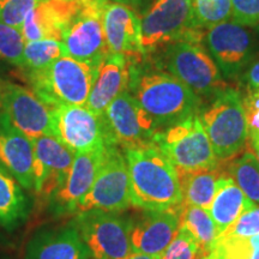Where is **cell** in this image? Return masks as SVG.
<instances>
[{
    "label": "cell",
    "instance_id": "cell-19",
    "mask_svg": "<svg viewBox=\"0 0 259 259\" xmlns=\"http://www.w3.org/2000/svg\"><path fill=\"white\" fill-rule=\"evenodd\" d=\"M24 259H92L73 221L38 231L29 241Z\"/></svg>",
    "mask_w": 259,
    "mask_h": 259
},
{
    "label": "cell",
    "instance_id": "cell-39",
    "mask_svg": "<svg viewBox=\"0 0 259 259\" xmlns=\"http://www.w3.org/2000/svg\"><path fill=\"white\" fill-rule=\"evenodd\" d=\"M127 259H158L156 255H150L145 253H138V252H131Z\"/></svg>",
    "mask_w": 259,
    "mask_h": 259
},
{
    "label": "cell",
    "instance_id": "cell-4",
    "mask_svg": "<svg viewBox=\"0 0 259 259\" xmlns=\"http://www.w3.org/2000/svg\"><path fill=\"white\" fill-rule=\"evenodd\" d=\"M198 114L220 162L232 160L245 151L250 138L240 92L223 89L208 106L200 108Z\"/></svg>",
    "mask_w": 259,
    "mask_h": 259
},
{
    "label": "cell",
    "instance_id": "cell-5",
    "mask_svg": "<svg viewBox=\"0 0 259 259\" xmlns=\"http://www.w3.org/2000/svg\"><path fill=\"white\" fill-rule=\"evenodd\" d=\"M153 143L177 170L215 169L220 166L198 113L160 130Z\"/></svg>",
    "mask_w": 259,
    "mask_h": 259
},
{
    "label": "cell",
    "instance_id": "cell-40",
    "mask_svg": "<svg viewBox=\"0 0 259 259\" xmlns=\"http://www.w3.org/2000/svg\"><path fill=\"white\" fill-rule=\"evenodd\" d=\"M250 259H259V247L254 248L253 253H252V255H251V258H250Z\"/></svg>",
    "mask_w": 259,
    "mask_h": 259
},
{
    "label": "cell",
    "instance_id": "cell-12",
    "mask_svg": "<svg viewBox=\"0 0 259 259\" xmlns=\"http://www.w3.org/2000/svg\"><path fill=\"white\" fill-rule=\"evenodd\" d=\"M205 45L225 78L233 79L244 73L253 56V36L233 19L208 29Z\"/></svg>",
    "mask_w": 259,
    "mask_h": 259
},
{
    "label": "cell",
    "instance_id": "cell-41",
    "mask_svg": "<svg viewBox=\"0 0 259 259\" xmlns=\"http://www.w3.org/2000/svg\"><path fill=\"white\" fill-rule=\"evenodd\" d=\"M210 254H211V259H223L216 251H211L210 252Z\"/></svg>",
    "mask_w": 259,
    "mask_h": 259
},
{
    "label": "cell",
    "instance_id": "cell-36",
    "mask_svg": "<svg viewBox=\"0 0 259 259\" xmlns=\"http://www.w3.org/2000/svg\"><path fill=\"white\" fill-rule=\"evenodd\" d=\"M242 79H244L247 90L259 92V60L254 61L245 70V72L242 73Z\"/></svg>",
    "mask_w": 259,
    "mask_h": 259
},
{
    "label": "cell",
    "instance_id": "cell-26",
    "mask_svg": "<svg viewBox=\"0 0 259 259\" xmlns=\"http://www.w3.org/2000/svg\"><path fill=\"white\" fill-rule=\"evenodd\" d=\"M180 227L192 235L199 246L200 254H208L213 250L220 233L208 209L183 205L180 211Z\"/></svg>",
    "mask_w": 259,
    "mask_h": 259
},
{
    "label": "cell",
    "instance_id": "cell-32",
    "mask_svg": "<svg viewBox=\"0 0 259 259\" xmlns=\"http://www.w3.org/2000/svg\"><path fill=\"white\" fill-rule=\"evenodd\" d=\"M259 234V206L254 205L242 213L236 221L228 227L219 238L248 239Z\"/></svg>",
    "mask_w": 259,
    "mask_h": 259
},
{
    "label": "cell",
    "instance_id": "cell-9",
    "mask_svg": "<svg viewBox=\"0 0 259 259\" xmlns=\"http://www.w3.org/2000/svg\"><path fill=\"white\" fill-rule=\"evenodd\" d=\"M106 145L122 149L153 143L156 122L128 92L121 93L101 115Z\"/></svg>",
    "mask_w": 259,
    "mask_h": 259
},
{
    "label": "cell",
    "instance_id": "cell-2",
    "mask_svg": "<svg viewBox=\"0 0 259 259\" xmlns=\"http://www.w3.org/2000/svg\"><path fill=\"white\" fill-rule=\"evenodd\" d=\"M127 92L160 130L197 114L202 108V100L173 74L143 70L134 63Z\"/></svg>",
    "mask_w": 259,
    "mask_h": 259
},
{
    "label": "cell",
    "instance_id": "cell-14",
    "mask_svg": "<svg viewBox=\"0 0 259 259\" xmlns=\"http://www.w3.org/2000/svg\"><path fill=\"white\" fill-rule=\"evenodd\" d=\"M53 136L73 153H85L106 147L101 116L87 106L51 107Z\"/></svg>",
    "mask_w": 259,
    "mask_h": 259
},
{
    "label": "cell",
    "instance_id": "cell-18",
    "mask_svg": "<svg viewBox=\"0 0 259 259\" xmlns=\"http://www.w3.org/2000/svg\"><path fill=\"white\" fill-rule=\"evenodd\" d=\"M103 32L109 53L128 57L144 54L141 17L131 6L109 0L103 12Z\"/></svg>",
    "mask_w": 259,
    "mask_h": 259
},
{
    "label": "cell",
    "instance_id": "cell-42",
    "mask_svg": "<svg viewBox=\"0 0 259 259\" xmlns=\"http://www.w3.org/2000/svg\"><path fill=\"white\" fill-rule=\"evenodd\" d=\"M197 259H211V254H210V253H208V254H200Z\"/></svg>",
    "mask_w": 259,
    "mask_h": 259
},
{
    "label": "cell",
    "instance_id": "cell-22",
    "mask_svg": "<svg viewBox=\"0 0 259 259\" xmlns=\"http://www.w3.org/2000/svg\"><path fill=\"white\" fill-rule=\"evenodd\" d=\"M131 58L109 53L99 65L96 79L85 105L96 115L101 116L116 97L128 90Z\"/></svg>",
    "mask_w": 259,
    "mask_h": 259
},
{
    "label": "cell",
    "instance_id": "cell-24",
    "mask_svg": "<svg viewBox=\"0 0 259 259\" xmlns=\"http://www.w3.org/2000/svg\"><path fill=\"white\" fill-rule=\"evenodd\" d=\"M177 171L183 205L199 206L209 210L219 180L223 174V168L219 166L215 169Z\"/></svg>",
    "mask_w": 259,
    "mask_h": 259
},
{
    "label": "cell",
    "instance_id": "cell-3",
    "mask_svg": "<svg viewBox=\"0 0 259 259\" xmlns=\"http://www.w3.org/2000/svg\"><path fill=\"white\" fill-rule=\"evenodd\" d=\"M100 64L65 56L45 69L24 73L30 89L50 108L60 105L85 106Z\"/></svg>",
    "mask_w": 259,
    "mask_h": 259
},
{
    "label": "cell",
    "instance_id": "cell-23",
    "mask_svg": "<svg viewBox=\"0 0 259 259\" xmlns=\"http://www.w3.org/2000/svg\"><path fill=\"white\" fill-rule=\"evenodd\" d=\"M254 205L255 203L248 199L234 180L223 170L209 208L210 215L218 227L220 234L233 225L246 210Z\"/></svg>",
    "mask_w": 259,
    "mask_h": 259
},
{
    "label": "cell",
    "instance_id": "cell-7",
    "mask_svg": "<svg viewBox=\"0 0 259 259\" xmlns=\"http://www.w3.org/2000/svg\"><path fill=\"white\" fill-rule=\"evenodd\" d=\"M167 72L186 84L197 96L212 99L226 89V82L215 60L205 48L192 41H178L166 51Z\"/></svg>",
    "mask_w": 259,
    "mask_h": 259
},
{
    "label": "cell",
    "instance_id": "cell-31",
    "mask_svg": "<svg viewBox=\"0 0 259 259\" xmlns=\"http://www.w3.org/2000/svg\"><path fill=\"white\" fill-rule=\"evenodd\" d=\"M199 255L198 244L189 232L179 227L174 239L158 255V259H197Z\"/></svg>",
    "mask_w": 259,
    "mask_h": 259
},
{
    "label": "cell",
    "instance_id": "cell-28",
    "mask_svg": "<svg viewBox=\"0 0 259 259\" xmlns=\"http://www.w3.org/2000/svg\"><path fill=\"white\" fill-rule=\"evenodd\" d=\"M65 56L66 50L61 41L38 40L25 42L23 59L19 67L23 69L24 72L41 70Z\"/></svg>",
    "mask_w": 259,
    "mask_h": 259
},
{
    "label": "cell",
    "instance_id": "cell-11",
    "mask_svg": "<svg viewBox=\"0 0 259 259\" xmlns=\"http://www.w3.org/2000/svg\"><path fill=\"white\" fill-rule=\"evenodd\" d=\"M72 221L92 259H127L131 253L128 216L121 212L89 210L76 213Z\"/></svg>",
    "mask_w": 259,
    "mask_h": 259
},
{
    "label": "cell",
    "instance_id": "cell-1",
    "mask_svg": "<svg viewBox=\"0 0 259 259\" xmlns=\"http://www.w3.org/2000/svg\"><path fill=\"white\" fill-rule=\"evenodd\" d=\"M124 154L134 208L167 210L183 204L176 167L156 145L128 148Z\"/></svg>",
    "mask_w": 259,
    "mask_h": 259
},
{
    "label": "cell",
    "instance_id": "cell-13",
    "mask_svg": "<svg viewBox=\"0 0 259 259\" xmlns=\"http://www.w3.org/2000/svg\"><path fill=\"white\" fill-rule=\"evenodd\" d=\"M0 113L28 138L53 136L51 108L31 89L0 80Z\"/></svg>",
    "mask_w": 259,
    "mask_h": 259
},
{
    "label": "cell",
    "instance_id": "cell-21",
    "mask_svg": "<svg viewBox=\"0 0 259 259\" xmlns=\"http://www.w3.org/2000/svg\"><path fill=\"white\" fill-rule=\"evenodd\" d=\"M79 4L80 0H38L21 28L25 42L61 41L65 24L78 10Z\"/></svg>",
    "mask_w": 259,
    "mask_h": 259
},
{
    "label": "cell",
    "instance_id": "cell-27",
    "mask_svg": "<svg viewBox=\"0 0 259 259\" xmlns=\"http://www.w3.org/2000/svg\"><path fill=\"white\" fill-rule=\"evenodd\" d=\"M223 170L234 180L245 196L253 203H259V162L252 150L226 162Z\"/></svg>",
    "mask_w": 259,
    "mask_h": 259
},
{
    "label": "cell",
    "instance_id": "cell-10",
    "mask_svg": "<svg viewBox=\"0 0 259 259\" xmlns=\"http://www.w3.org/2000/svg\"><path fill=\"white\" fill-rule=\"evenodd\" d=\"M109 0H80L79 8L65 24L61 42L66 56L79 61L101 63L108 56L103 12Z\"/></svg>",
    "mask_w": 259,
    "mask_h": 259
},
{
    "label": "cell",
    "instance_id": "cell-37",
    "mask_svg": "<svg viewBox=\"0 0 259 259\" xmlns=\"http://www.w3.org/2000/svg\"><path fill=\"white\" fill-rule=\"evenodd\" d=\"M114 2H120L124 3V4L131 6V8H137L138 14L143 10L145 6L149 4L150 0H114Z\"/></svg>",
    "mask_w": 259,
    "mask_h": 259
},
{
    "label": "cell",
    "instance_id": "cell-6",
    "mask_svg": "<svg viewBox=\"0 0 259 259\" xmlns=\"http://www.w3.org/2000/svg\"><path fill=\"white\" fill-rule=\"evenodd\" d=\"M143 53H153L164 45L198 38L192 0H150L139 12Z\"/></svg>",
    "mask_w": 259,
    "mask_h": 259
},
{
    "label": "cell",
    "instance_id": "cell-30",
    "mask_svg": "<svg viewBox=\"0 0 259 259\" xmlns=\"http://www.w3.org/2000/svg\"><path fill=\"white\" fill-rule=\"evenodd\" d=\"M24 46L22 31L0 21V63L21 66Z\"/></svg>",
    "mask_w": 259,
    "mask_h": 259
},
{
    "label": "cell",
    "instance_id": "cell-34",
    "mask_svg": "<svg viewBox=\"0 0 259 259\" xmlns=\"http://www.w3.org/2000/svg\"><path fill=\"white\" fill-rule=\"evenodd\" d=\"M244 27L259 25V0H232V18Z\"/></svg>",
    "mask_w": 259,
    "mask_h": 259
},
{
    "label": "cell",
    "instance_id": "cell-25",
    "mask_svg": "<svg viewBox=\"0 0 259 259\" xmlns=\"http://www.w3.org/2000/svg\"><path fill=\"white\" fill-rule=\"evenodd\" d=\"M29 215V199L23 187L0 167V227L12 231Z\"/></svg>",
    "mask_w": 259,
    "mask_h": 259
},
{
    "label": "cell",
    "instance_id": "cell-16",
    "mask_svg": "<svg viewBox=\"0 0 259 259\" xmlns=\"http://www.w3.org/2000/svg\"><path fill=\"white\" fill-rule=\"evenodd\" d=\"M180 206L167 210L138 209L128 216L131 252L158 257L169 245L180 227Z\"/></svg>",
    "mask_w": 259,
    "mask_h": 259
},
{
    "label": "cell",
    "instance_id": "cell-29",
    "mask_svg": "<svg viewBox=\"0 0 259 259\" xmlns=\"http://www.w3.org/2000/svg\"><path fill=\"white\" fill-rule=\"evenodd\" d=\"M197 29H210L232 17V0H192Z\"/></svg>",
    "mask_w": 259,
    "mask_h": 259
},
{
    "label": "cell",
    "instance_id": "cell-20",
    "mask_svg": "<svg viewBox=\"0 0 259 259\" xmlns=\"http://www.w3.org/2000/svg\"><path fill=\"white\" fill-rule=\"evenodd\" d=\"M0 167L11 174L24 190L34 186V149L31 139L10 124L0 113Z\"/></svg>",
    "mask_w": 259,
    "mask_h": 259
},
{
    "label": "cell",
    "instance_id": "cell-8",
    "mask_svg": "<svg viewBox=\"0 0 259 259\" xmlns=\"http://www.w3.org/2000/svg\"><path fill=\"white\" fill-rule=\"evenodd\" d=\"M131 206L130 176L124 150L115 145H106L99 173L90 190L78 203L76 213L89 210L122 212Z\"/></svg>",
    "mask_w": 259,
    "mask_h": 259
},
{
    "label": "cell",
    "instance_id": "cell-35",
    "mask_svg": "<svg viewBox=\"0 0 259 259\" xmlns=\"http://www.w3.org/2000/svg\"><path fill=\"white\" fill-rule=\"evenodd\" d=\"M246 121H247L248 138L259 136V92L247 90L242 96Z\"/></svg>",
    "mask_w": 259,
    "mask_h": 259
},
{
    "label": "cell",
    "instance_id": "cell-15",
    "mask_svg": "<svg viewBox=\"0 0 259 259\" xmlns=\"http://www.w3.org/2000/svg\"><path fill=\"white\" fill-rule=\"evenodd\" d=\"M31 143L34 149L32 192L42 202H48L67 178L76 153L53 136L32 138Z\"/></svg>",
    "mask_w": 259,
    "mask_h": 259
},
{
    "label": "cell",
    "instance_id": "cell-38",
    "mask_svg": "<svg viewBox=\"0 0 259 259\" xmlns=\"http://www.w3.org/2000/svg\"><path fill=\"white\" fill-rule=\"evenodd\" d=\"M250 141H251L252 153L254 154V156L257 157V160L259 162V136H257V137L250 138Z\"/></svg>",
    "mask_w": 259,
    "mask_h": 259
},
{
    "label": "cell",
    "instance_id": "cell-17",
    "mask_svg": "<svg viewBox=\"0 0 259 259\" xmlns=\"http://www.w3.org/2000/svg\"><path fill=\"white\" fill-rule=\"evenodd\" d=\"M106 147L76 154L72 167L64 184L48 200V208L54 216L74 215L80 199L95 181L105 157Z\"/></svg>",
    "mask_w": 259,
    "mask_h": 259
},
{
    "label": "cell",
    "instance_id": "cell-33",
    "mask_svg": "<svg viewBox=\"0 0 259 259\" xmlns=\"http://www.w3.org/2000/svg\"><path fill=\"white\" fill-rule=\"evenodd\" d=\"M38 0H0V21L21 30L25 17Z\"/></svg>",
    "mask_w": 259,
    "mask_h": 259
}]
</instances>
